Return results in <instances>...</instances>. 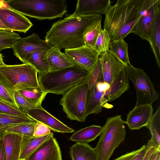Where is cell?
Returning <instances> with one entry per match:
<instances>
[{
	"label": "cell",
	"instance_id": "obj_23",
	"mask_svg": "<svg viewBox=\"0 0 160 160\" xmlns=\"http://www.w3.org/2000/svg\"><path fill=\"white\" fill-rule=\"evenodd\" d=\"M53 133L51 132L49 134L42 136L22 137L19 160H24L42 144L53 137Z\"/></svg>",
	"mask_w": 160,
	"mask_h": 160
},
{
	"label": "cell",
	"instance_id": "obj_32",
	"mask_svg": "<svg viewBox=\"0 0 160 160\" xmlns=\"http://www.w3.org/2000/svg\"><path fill=\"white\" fill-rule=\"evenodd\" d=\"M36 122L28 115L19 117L0 112V128L15 124Z\"/></svg>",
	"mask_w": 160,
	"mask_h": 160
},
{
	"label": "cell",
	"instance_id": "obj_17",
	"mask_svg": "<svg viewBox=\"0 0 160 160\" xmlns=\"http://www.w3.org/2000/svg\"><path fill=\"white\" fill-rule=\"evenodd\" d=\"M101 56L99 59L104 82L110 84L126 66L109 51Z\"/></svg>",
	"mask_w": 160,
	"mask_h": 160
},
{
	"label": "cell",
	"instance_id": "obj_9",
	"mask_svg": "<svg viewBox=\"0 0 160 160\" xmlns=\"http://www.w3.org/2000/svg\"><path fill=\"white\" fill-rule=\"evenodd\" d=\"M160 12V0H143V8L139 17L131 29L142 40L149 41L148 33L153 19Z\"/></svg>",
	"mask_w": 160,
	"mask_h": 160
},
{
	"label": "cell",
	"instance_id": "obj_20",
	"mask_svg": "<svg viewBox=\"0 0 160 160\" xmlns=\"http://www.w3.org/2000/svg\"><path fill=\"white\" fill-rule=\"evenodd\" d=\"M129 80L125 68L110 84L104 94L106 101L112 102L115 100L128 90L130 87Z\"/></svg>",
	"mask_w": 160,
	"mask_h": 160
},
{
	"label": "cell",
	"instance_id": "obj_4",
	"mask_svg": "<svg viewBox=\"0 0 160 160\" xmlns=\"http://www.w3.org/2000/svg\"><path fill=\"white\" fill-rule=\"evenodd\" d=\"M11 8L24 16L38 20L62 18L68 12L65 0H9Z\"/></svg>",
	"mask_w": 160,
	"mask_h": 160
},
{
	"label": "cell",
	"instance_id": "obj_38",
	"mask_svg": "<svg viewBox=\"0 0 160 160\" xmlns=\"http://www.w3.org/2000/svg\"><path fill=\"white\" fill-rule=\"evenodd\" d=\"M0 112L19 117L27 116L25 112L9 103L0 100Z\"/></svg>",
	"mask_w": 160,
	"mask_h": 160
},
{
	"label": "cell",
	"instance_id": "obj_10",
	"mask_svg": "<svg viewBox=\"0 0 160 160\" xmlns=\"http://www.w3.org/2000/svg\"><path fill=\"white\" fill-rule=\"evenodd\" d=\"M51 47L45 40L41 39L38 34L33 33L17 40L12 48L14 55L23 63H26L28 56L33 52L39 49L47 50Z\"/></svg>",
	"mask_w": 160,
	"mask_h": 160
},
{
	"label": "cell",
	"instance_id": "obj_3",
	"mask_svg": "<svg viewBox=\"0 0 160 160\" xmlns=\"http://www.w3.org/2000/svg\"><path fill=\"white\" fill-rule=\"evenodd\" d=\"M91 72L76 65L39 73V84L45 92L63 95L74 86L88 80Z\"/></svg>",
	"mask_w": 160,
	"mask_h": 160
},
{
	"label": "cell",
	"instance_id": "obj_30",
	"mask_svg": "<svg viewBox=\"0 0 160 160\" xmlns=\"http://www.w3.org/2000/svg\"><path fill=\"white\" fill-rule=\"evenodd\" d=\"M102 18L92 23L87 30L84 38V45L93 48L99 33L102 30Z\"/></svg>",
	"mask_w": 160,
	"mask_h": 160
},
{
	"label": "cell",
	"instance_id": "obj_14",
	"mask_svg": "<svg viewBox=\"0 0 160 160\" xmlns=\"http://www.w3.org/2000/svg\"><path fill=\"white\" fill-rule=\"evenodd\" d=\"M0 18L12 31L26 33L33 26L28 18L11 8H0Z\"/></svg>",
	"mask_w": 160,
	"mask_h": 160
},
{
	"label": "cell",
	"instance_id": "obj_33",
	"mask_svg": "<svg viewBox=\"0 0 160 160\" xmlns=\"http://www.w3.org/2000/svg\"><path fill=\"white\" fill-rule=\"evenodd\" d=\"M111 40V36L108 32L105 29H102L99 33L93 48L99 55H101L109 51Z\"/></svg>",
	"mask_w": 160,
	"mask_h": 160
},
{
	"label": "cell",
	"instance_id": "obj_15",
	"mask_svg": "<svg viewBox=\"0 0 160 160\" xmlns=\"http://www.w3.org/2000/svg\"><path fill=\"white\" fill-rule=\"evenodd\" d=\"M24 160H62L56 138L53 137L45 141Z\"/></svg>",
	"mask_w": 160,
	"mask_h": 160
},
{
	"label": "cell",
	"instance_id": "obj_16",
	"mask_svg": "<svg viewBox=\"0 0 160 160\" xmlns=\"http://www.w3.org/2000/svg\"><path fill=\"white\" fill-rule=\"evenodd\" d=\"M153 112L152 105L135 106L128 114L126 124L131 130H138L146 127L153 115Z\"/></svg>",
	"mask_w": 160,
	"mask_h": 160
},
{
	"label": "cell",
	"instance_id": "obj_44",
	"mask_svg": "<svg viewBox=\"0 0 160 160\" xmlns=\"http://www.w3.org/2000/svg\"><path fill=\"white\" fill-rule=\"evenodd\" d=\"M11 8L7 1L0 0V8Z\"/></svg>",
	"mask_w": 160,
	"mask_h": 160
},
{
	"label": "cell",
	"instance_id": "obj_1",
	"mask_svg": "<svg viewBox=\"0 0 160 160\" xmlns=\"http://www.w3.org/2000/svg\"><path fill=\"white\" fill-rule=\"evenodd\" d=\"M102 18L101 15H69L52 24L46 32L45 40L60 50L79 47L84 45V36L89 27Z\"/></svg>",
	"mask_w": 160,
	"mask_h": 160
},
{
	"label": "cell",
	"instance_id": "obj_34",
	"mask_svg": "<svg viewBox=\"0 0 160 160\" xmlns=\"http://www.w3.org/2000/svg\"><path fill=\"white\" fill-rule=\"evenodd\" d=\"M149 129L151 137L160 146V106L153 114L148 125L146 126Z\"/></svg>",
	"mask_w": 160,
	"mask_h": 160
},
{
	"label": "cell",
	"instance_id": "obj_7",
	"mask_svg": "<svg viewBox=\"0 0 160 160\" xmlns=\"http://www.w3.org/2000/svg\"><path fill=\"white\" fill-rule=\"evenodd\" d=\"M38 72L28 63L0 67V75L15 91L30 87H40Z\"/></svg>",
	"mask_w": 160,
	"mask_h": 160
},
{
	"label": "cell",
	"instance_id": "obj_43",
	"mask_svg": "<svg viewBox=\"0 0 160 160\" xmlns=\"http://www.w3.org/2000/svg\"><path fill=\"white\" fill-rule=\"evenodd\" d=\"M148 160H160V149H157L151 155Z\"/></svg>",
	"mask_w": 160,
	"mask_h": 160
},
{
	"label": "cell",
	"instance_id": "obj_28",
	"mask_svg": "<svg viewBox=\"0 0 160 160\" xmlns=\"http://www.w3.org/2000/svg\"><path fill=\"white\" fill-rule=\"evenodd\" d=\"M18 91L36 108L42 107V103L48 93L44 91L40 86L38 88H26Z\"/></svg>",
	"mask_w": 160,
	"mask_h": 160
},
{
	"label": "cell",
	"instance_id": "obj_25",
	"mask_svg": "<svg viewBox=\"0 0 160 160\" xmlns=\"http://www.w3.org/2000/svg\"><path fill=\"white\" fill-rule=\"evenodd\" d=\"M102 128L100 126L92 125L82 128L74 133L69 139L76 142L88 143L100 135Z\"/></svg>",
	"mask_w": 160,
	"mask_h": 160
},
{
	"label": "cell",
	"instance_id": "obj_29",
	"mask_svg": "<svg viewBox=\"0 0 160 160\" xmlns=\"http://www.w3.org/2000/svg\"><path fill=\"white\" fill-rule=\"evenodd\" d=\"M47 50L39 49L33 52L28 56L26 63L33 66L39 73L49 71V66L43 59L44 55Z\"/></svg>",
	"mask_w": 160,
	"mask_h": 160
},
{
	"label": "cell",
	"instance_id": "obj_37",
	"mask_svg": "<svg viewBox=\"0 0 160 160\" xmlns=\"http://www.w3.org/2000/svg\"><path fill=\"white\" fill-rule=\"evenodd\" d=\"M104 82L99 58L93 70L91 72L88 80V90L91 89L99 82Z\"/></svg>",
	"mask_w": 160,
	"mask_h": 160
},
{
	"label": "cell",
	"instance_id": "obj_11",
	"mask_svg": "<svg viewBox=\"0 0 160 160\" xmlns=\"http://www.w3.org/2000/svg\"><path fill=\"white\" fill-rule=\"evenodd\" d=\"M64 52L75 65L91 73L99 58V54L92 48L84 45L76 48L65 49Z\"/></svg>",
	"mask_w": 160,
	"mask_h": 160
},
{
	"label": "cell",
	"instance_id": "obj_27",
	"mask_svg": "<svg viewBox=\"0 0 160 160\" xmlns=\"http://www.w3.org/2000/svg\"><path fill=\"white\" fill-rule=\"evenodd\" d=\"M109 51L126 67L130 64L128 54V44L124 39L111 40Z\"/></svg>",
	"mask_w": 160,
	"mask_h": 160
},
{
	"label": "cell",
	"instance_id": "obj_6",
	"mask_svg": "<svg viewBox=\"0 0 160 160\" xmlns=\"http://www.w3.org/2000/svg\"><path fill=\"white\" fill-rule=\"evenodd\" d=\"M88 80L71 88L62 95L60 100L63 110L67 118L71 120L84 122L87 117L86 105L88 90Z\"/></svg>",
	"mask_w": 160,
	"mask_h": 160
},
{
	"label": "cell",
	"instance_id": "obj_12",
	"mask_svg": "<svg viewBox=\"0 0 160 160\" xmlns=\"http://www.w3.org/2000/svg\"><path fill=\"white\" fill-rule=\"evenodd\" d=\"M110 84L103 82H97L88 90L86 105V116L92 114H97L102 110V107L107 102L104 96L109 89Z\"/></svg>",
	"mask_w": 160,
	"mask_h": 160
},
{
	"label": "cell",
	"instance_id": "obj_5",
	"mask_svg": "<svg viewBox=\"0 0 160 160\" xmlns=\"http://www.w3.org/2000/svg\"><path fill=\"white\" fill-rule=\"evenodd\" d=\"M121 115L106 119L99 138L94 148L98 160H109L114 150L125 138L126 131Z\"/></svg>",
	"mask_w": 160,
	"mask_h": 160
},
{
	"label": "cell",
	"instance_id": "obj_24",
	"mask_svg": "<svg viewBox=\"0 0 160 160\" xmlns=\"http://www.w3.org/2000/svg\"><path fill=\"white\" fill-rule=\"evenodd\" d=\"M72 160H98L96 152L88 143L76 142L70 148Z\"/></svg>",
	"mask_w": 160,
	"mask_h": 160
},
{
	"label": "cell",
	"instance_id": "obj_40",
	"mask_svg": "<svg viewBox=\"0 0 160 160\" xmlns=\"http://www.w3.org/2000/svg\"><path fill=\"white\" fill-rule=\"evenodd\" d=\"M51 132L50 129L47 126L40 122H37L34 127L33 136H42Z\"/></svg>",
	"mask_w": 160,
	"mask_h": 160
},
{
	"label": "cell",
	"instance_id": "obj_46",
	"mask_svg": "<svg viewBox=\"0 0 160 160\" xmlns=\"http://www.w3.org/2000/svg\"><path fill=\"white\" fill-rule=\"evenodd\" d=\"M5 64L3 61L2 54L0 52V67L4 65Z\"/></svg>",
	"mask_w": 160,
	"mask_h": 160
},
{
	"label": "cell",
	"instance_id": "obj_39",
	"mask_svg": "<svg viewBox=\"0 0 160 160\" xmlns=\"http://www.w3.org/2000/svg\"><path fill=\"white\" fill-rule=\"evenodd\" d=\"M14 98L19 109L24 112L31 109L36 108L22 96L18 91L15 92Z\"/></svg>",
	"mask_w": 160,
	"mask_h": 160
},
{
	"label": "cell",
	"instance_id": "obj_8",
	"mask_svg": "<svg viewBox=\"0 0 160 160\" xmlns=\"http://www.w3.org/2000/svg\"><path fill=\"white\" fill-rule=\"evenodd\" d=\"M129 79L132 82L136 92L135 106L152 104L159 97L150 79L142 69L135 68L131 64L125 68Z\"/></svg>",
	"mask_w": 160,
	"mask_h": 160
},
{
	"label": "cell",
	"instance_id": "obj_21",
	"mask_svg": "<svg viewBox=\"0 0 160 160\" xmlns=\"http://www.w3.org/2000/svg\"><path fill=\"white\" fill-rule=\"evenodd\" d=\"M1 137L2 138L5 144L6 160H19L22 136L18 134L8 133Z\"/></svg>",
	"mask_w": 160,
	"mask_h": 160
},
{
	"label": "cell",
	"instance_id": "obj_35",
	"mask_svg": "<svg viewBox=\"0 0 160 160\" xmlns=\"http://www.w3.org/2000/svg\"><path fill=\"white\" fill-rule=\"evenodd\" d=\"M21 38L20 34L14 31L0 30V52L4 49L11 48Z\"/></svg>",
	"mask_w": 160,
	"mask_h": 160
},
{
	"label": "cell",
	"instance_id": "obj_2",
	"mask_svg": "<svg viewBox=\"0 0 160 160\" xmlns=\"http://www.w3.org/2000/svg\"><path fill=\"white\" fill-rule=\"evenodd\" d=\"M143 0H118L105 13L103 29L109 33L111 40L124 39L139 17Z\"/></svg>",
	"mask_w": 160,
	"mask_h": 160
},
{
	"label": "cell",
	"instance_id": "obj_19",
	"mask_svg": "<svg viewBox=\"0 0 160 160\" xmlns=\"http://www.w3.org/2000/svg\"><path fill=\"white\" fill-rule=\"evenodd\" d=\"M43 59L48 64L49 71L59 70L75 65L65 54L56 47L52 46L48 49L44 55Z\"/></svg>",
	"mask_w": 160,
	"mask_h": 160
},
{
	"label": "cell",
	"instance_id": "obj_31",
	"mask_svg": "<svg viewBox=\"0 0 160 160\" xmlns=\"http://www.w3.org/2000/svg\"><path fill=\"white\" fill-rule=\"evenodd\" d=\"M16 91L9 85L0 75V100L19 109L14 98Z\"/></svg>",
	"mask_w": 160,
	"mask_h": 160
},
{
	"label": "cell",
	"instance_id": "obj_13",
	"mask_svg": "<svg viewBox=\"0 0 160 160\" xmlns=\"http://www.w3.org/2000/svg\"><path fill=\"white\" fill-rule=\"evenodd\" d=\"M25 112L36 122L43 124L54 132L64 133H71L74 131L73 129L52 115L42 107L33 108Z\"/></svg>",
	"mask_w": 160,
	"mask_h": 160
},
{
	"label": "cell",
	"instance_id": "obj_26",
	"mask_svg": "<svg viewBox=\"0 0 160 160\" xmlns=\"http://www.w3.org/2000/svg\"><path fill=\"white\" fill-rule=\"evenodd\" d=\"M36 123L17 124L0 128V137L8 133L18 134L23 138L32 137Z\"/></svg>",
	"mask_w": 160,
	"mask_h": 160
},
{
	"label": "cell",
	"instance_id": "obj_45",
	"mask_svg": "<svg viewBox=\"0 0 160 160\" xmlns=\"http://www.w3.org/2000/svg\"><path fill=\"white\" fill-rule=\"evenodd\" d=\"M0 30H10L2 22L0 18Z\"/></svg>",
	"mask_w": 160,
	"mask_h": 160
},
{
	"label": "cell",
	"instance_id": "obj_41",
	"mask_svg": "<svg viewBox=\"0 0 160 160\" xmlns=\"http://www.w3.org/2000/svg\"><path fill=\"white\" fill-rule=\"evenodd\" d=\"M157 149H160V146L152 138V143L142 160H148L152 154Z\"/></svg>",
	"mask_w": 160,
	"mask_h": 160
},
{
	"label": "cell",
	"instance_id": "obj_42",
	"mask_svg": "<svg viewBox=\"0 0 160 160\" xmlns=\"http://www.w3.org/2000/svg\"><path fill=\"white\" fill-rule=\"evenodd\" d=\"M0 160H6L5 146L2 137H0Z\"/></svg>",
	"mask_w": 160,
	"mask_h": 160
},
{
	"label": "cell",
	"instance_id": "obj_18",
	"mask_svg": "<svg viewBox=\"0 0 160 160\" xmlns=\"http://www.w3.org/2000/svg\"><path fill=\"white\" fill-rule=\"evenodd\" d=\"M110 0H78L72 17L105 14L111 6Z\"/></svg>",
	"mask_w": 160,
	"mask_h": 160
},
{
	"label": "cell",
	"instance_id": "obj_22",
	"mask_svg": "<svg viewBox=\"0 0 160 160\" xmlns=\"http://www.w3.org/2000/svg\"><path fill=\"white\" fill-rule=\"evenodd\" d=\"M149 42L160 68V12L158 14L152 22L148 33Z\"/></svg>",
	"mask_w": 160,
	"mask_h": 160
},
{
	"label": "cell",
	"instance_id": "obj_36",
	"mask_svg": "<svg viewBox=\"0 0 160 160\" xmlns=\"http://www.w3.org/2000/svg\"><path fill=\"white\" fill-rule=\"evenodd\" d=\"M152 140V138L148 141L147 144H144L138 149L122 155L114 160H142L150 147Z\"/></svg>",
	"mask_w": 160,
	"mask_h": 160
}]
</instances>
